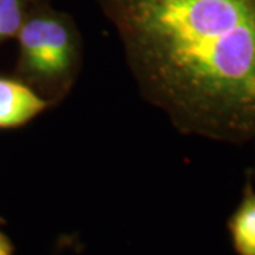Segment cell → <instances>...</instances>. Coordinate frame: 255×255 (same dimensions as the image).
<instances>
[{"label":"cell","instance_id":"6da1fadb","mask_svg":"<svg viewBox=\"0 0 255 255\" xmlns=\"http://www.w3.org/2000/svg\"><path fill=\"white\" fill-rule=\"evenodd\" d=\"M142 95L177 130L255 140V0H97Z\"/></svg>","mask_w":255,"mask_h":255},{"label":"cell","instance_id":"7a4b0ae2","mask_svg":"<svg viewBox=\"0 0 255 255\" xmlns=\"http://www.w3.org/2000/svg\"><path fill=\"white\" fill-rule=\"evenodd\" d=\"M18 71L53 102L71 92L82 65V38L74 18L48 6L28 11L17 34Z\"/></svg>","mask_w":255,"mask_h":255},{"label":"cell","instance_id":"3957f363","mask_svg":"<svg viewBox=\"0 0 255 255\" xmlns=\"http://www.w3.org/2000/svg\"><path fill=\"white\" fill-rule=\"evenodd\" d=\"M50 107L53 102L24 81L0 77V129L23 127Z\"/></svg>","mask_w":255,"mask_h":255},{"label":"cell","instance_id":"277c9868","mask_svg":"<svg viewBox=\"0 0 255 255\" xmlns=\"http://www.w3.org/2000/svg\"><path fill=\"white\" fill-rule=\"evenodd\" d=\"M231 246L237 255H255V189L246 183L243 197L227 220Z\"/></svg>","mask_w":255,"mask_h":255},{"label":"cell","instance_id":"5b68a950","mask_svg":"<svg viewBox=\"0 0 255 255\" xmlns=\"http://www.w3.org/2000/svg\"><path fill=\"white\" fill-rule=\"evenodd\" d=\"M28 14V0H0V43L17 37Z\"/></svg>","mask_w":255,"mask_h":255},{"label":"cell","instance_id":"8992f818","mask_svg":"<svg viewBox=\"0 0 255 255\" xmlns=\"http://www.w3.org/2000/svg\"><path fill=\"white\" fill-rule=\"evenodd\" d=\"M14 254V247L11 244L9 237L0 230V255H13Z\"/></svg>","mask_w":255,"mask_h":255}]
</instances>
